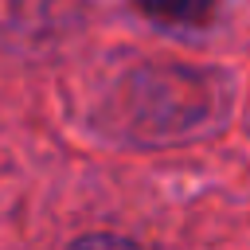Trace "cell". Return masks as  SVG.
Segmentation results:
<instances>
[{"label": "cell", "mask_w": 250, "mask_h": 250, "mask_svg": "<svg viewBox=\"0 0 250 250\" xmlns=\"http://www.w3.org/2000/svg\"><path fill=\"white\" fill-rule=\"evenodd\" d=\"M227 117L219 74L191 66H141L113 90V129L137 145H176Z\"/></svg>", "instance_id": "6da1fadb"}, {"label": "cell", "mask_w": 250, "mask_h": 250, "mask_svg": "<svg viewBox=\"0 0 250 250\" xmlns=\"http://www.w3.org/2000/svg\"><path fill=\"white\" fill-rule=\"evenodd\" d=\"M133 4L160 27H207L219 12V0H133Z\"/></svg>", "instance_id": "7a4b0ae2"}, {"label": "cell", "mask_w": 250, "mask_h": 250, "mask_svg": "<svg viewBox=\"0 0 250 250\" xmlns=\"http://www.w3.org/2000/svg\"><path fill=\"white\" fill-rule=\"evenodd\" d=\"M66 250H141V246L129 242V238H121V234H86V238L70 242Z\"/></svg>", "instance_id": "3957f363"}]
</instances>
